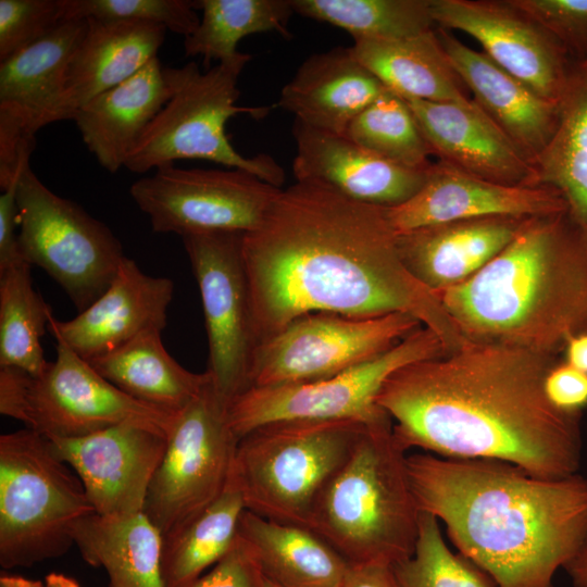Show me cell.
<instances>
[{
  "instance_id": "31",
  "label": "cell",
  "mask_w": 587,
  "mask_h": 587,
  "mask_svg": "<svg viewBox=\"0 0 587 587\" xmlns=\"http://www.w3.org/2000/svg\"><path fill=\"white\" fill-rule=\"evenodd\" d=\"M161 329H147L89 364L129 397L177 415L211 380L183 367L166 351Z\"/></svg>"
},
{
  "instance_id": "18",
  "label": "cell",
  "mask_w": 587,
  "mask_h": 587,
  "mask_svg": "<svg viewBox=\"0 0 587 587\" xmlns=\"http://www.w3.org/2000/svg\"><path fill=\"white\" fill-rule=\"evenodd\" d=\"M167 435L120 424L75 438L48 437L57 455L80 479L93 511L102 515L142 512Z\"/></svg>"
},
{
  "instance_id": "49",
  "label": "cell",
  "mask_w": 587,
  "mask_h": 587,
  "mask_svg": "<svg viewBox=\"0 0 587 587\" xmlns=\"http://www.w3.org/2000/svg\"><path fill=\"white\" fill-rule=\"evenodd\" d=\"M46 587H80L78 582L62 573L52 572L45 578Z\"/></svg>"
},
{
  "instance_id": "12",
  "label": "cell",
  "mask_w": 587,
  "mask_h": 587,
  "mask_svg": "<svg viewBox=\"0 0 587 587\" xmlns=\"http://www.w3.org/2000/svg\"><path fill=\"white\" fill-rule=\"evenodd\" d=\"M228 407L211 379L174 422L143 509L163 538L214 502L229 482L239 438Z\"/></svg>"
},
{
  "instance_id": "32",
  "label": "cell",
  "mask_w": 587,
  "mask_h": 587,
  "mask_svg": "<svg viewBox=\"0 0 587 587\" xmlns=\"http://www.w3.org/2000/svg\"><path fill=\"white\" fill-rule=\"evenodd\" d=\"M354 57L403 99L469 103L466 87L436 30L385 41H354Z\"/></svg>"
},
{
  "instance_id": "35",
  "label": "cell",
  "mask_w": 587,
  "mask_h": 587,
  "mask_svg": "<svg viewBox=\"0 0 587 587\" xmlns=\"http://www.w3.org/2000/svg\"><path fill=\"white\" fill-rule=\"evenodd\" d=\"M294 12L348 32L354 41H385L434 29L430 0H291Z\"/></svg>"
},
{
  "instance_id": "9",
  "label": "cell",
  "mask_w": 587,
  "mask_h": 587,
  "mask_svg": "<svg viewBox=\"0 0 587 587\" xmlns=\"http://www.w3.org/2000/svg\"><path fill=\"white\" fill-rule=\"evenodd\" d=\"M57 358L38 376L0 367V412L46 437L75 438L137 424L170 435L177 417L140 402L102 377L55 338Z\"/></svg>"
},
{
  "instance_id": "25",
  "label": "cell",
  "mask_w": 587,
  "mask_h": 587,
  "mask_svg": "<svg viewBox=\"0 0 587 587\" xmlns=\"http://www.w3.org/2000/svg\"><path fill=\"white\" fill-rule=\"evenodd\" d=\"M177 67L154 58L134 76L96 96L74 114L98 163L115 173L175 91Z\"/></svg>"
},
{
  "instance_id": "45",
  "label": "cell",
  "mask_w": 587,
  "mask_h": 587,
  "mask_svg": "<svg viewBox=\"0 0 587 587\" xmlns=\"http://www.w3.org/2000/svg\"><path fill=\"white\" fill-rule=\"evenodd\" d=\"M340 587H399L391 565H350Z\"/></svg>"
},
{
  "instance_id": "24",
  "label": "cell",
  "mask_w": 587,
  "mask_h": 587,
  "mask_svg": "<svg viewBox=\"0 0 587 587\" xmlns=\"http://www.w3.org/2000/svg\"><path fill=\"white\" fill-rule=\"evenodd\" d=\"M529 217L489 216L429 225L397 234L407 270L438 292L480 271L515 237Z\"/></svg>"
},
{
  "instance_id": "34",
  "label": "cell",
  "mask_w": 587,
  "mask_h": 587,
  "mask_svg": "<svg viewBox=\"0 0 587 587\" xmlns=\"http://www.w3.org/2000/svg\"><path fill=\"white\" fill-rule=\"evenodd\" d=\"M195 4L202 15L195 32L185 37L184 50L188 57H202L205 66L236 55L238 42L248 35L275 32L291 37V0H199Z\"/></svg>"
},
{
  "instance_id": "7",
  "label": "cell",
  "mask_w": 587,
  "mask_h": 587,
  "mask_svg": "<svg viewBox=\"0 0 587 587\" xmlns=\"http://www.w3.org/2000/svg\"><path fill=\"white\" fill-rule=\"evenodd\" d=\"M251 60L248 53L220 61L201 73L197 63L177 67L173 96L128 154L124 167L142 174L174 164L176 160L203 159L238 168L282 188L285 171L268 154L247 158L230 143L225 126L240 113L262 118L268 108L239 107V76Z\"/></svg>"
},
{
  "instance_id": "43",
  "label": "cell",
  "mask_w": 587,
  "mask_h": 587,
  "mask_svg": "<svg viewBox=\"0 0 587 587\" xmlns=\"http://www.w3.org/2000/svg\"><path fill=\"white\" fill-rule=\"evenodd\" d=\"M544 388L549 401L559 410L580 413L587 407V373L564 362L547 373Z\"/></svg>"
},
{
  "instance_id": "48",
  "label": "cell",
  "mask_w": 587,
  "mask_h": 587,
  "mask_svg": "<svg viewBox=\"0 0 587 587\" xmlns=\"http://www.w3.org/2000/svg\"><path fill=\"white\" fill-rule=\"evenodd\" d=\"M0 587H46V585L40 580L4 574L0 576Z\"/></svg>"
},
{
  "instance_id": "36",
  "label": "cell",
  "mask_w": 587,
  "mask_h": 587,
  "mask_svg": "<svg viewBox=\"0 0 587 587\" xmlns=\"http://www.w3.org/2000/svg\"><path fill=\"white\" fill-rule=\"evenodd\" d=\"M52 315L51 308L33 286L26 262L0 272V367L21 369L40 375L48 363L41 337Z\"/></svg>"
},
{
  "instance_id": "29",
  "label": "cell",
  "mask_w": 587,
  "mask_h": 587,
  "mask_svg": "<svg viewBox=\"0 0 587 587\" xmlns=\"http://www.w3.org/2000/svg\"><path fill=\"white\" fill-rule=\"evenodd\" d=\"M72 538L89 565L105 571L109 587H165L163 536L143 511L89 513L75 523Z\"/></svg>"
},
{
  "instance_id": "4",
  "label": "cell",
  "mask_w": 587,
  "mask_h": 587,
  "mask_svg": "<svg viewBox=\"0 0 587 587\" xmlns=\"http://www.w3.org/2000/svg\"><path fill=\"white\" fill-rule=\"evenodd\" d=\"M435 294L470 342L555 357L587 332V249L564 213L529 217L480 271Z\"/></svg>"
},
{
  "instance_id": "47",
  "label": "cell",
  "mask_w": 587,
  "mask_h": 587,
  "mask_svg": "<svg viewBox=\"0 0 587 587\" xmlns=\"http://www.w3.org/2000/svg\"><path fill=\"white\" fill-rule=\"evenodd\" d=\"M563 569L574 587H587V540Z\"/></svg>"
},
{
  "instance_id": "14",
  "label": "cell",
  "mask_w": 587,
  "mask_h": 587,
  "mask_svg": "<svg viewBox=\"0 0 587 587\" xmlns=\"http://www.w3.org/2000/svg\"><path fill=\"white\" fill-rule=\"evenodd\" d=\"M280 189L238 168H179L170 164L136 180L129 192L154 233L183 237L254 230Z\"/></svg>"
},
{
  "instance_id": "3",
  "label": "cell",
  "mask_w": 587,
  "mask_h": 587,
  "mask_svg": "<svg viewBox=\"0 0 587 587\" xmlns=\"http://www.w3.org/2000/svg\"><path fill=\"white\" fill-rule=\"evenodd\" d=\"M421 512L441 521L460 554L498 587H553L587 540V479H548L509 462L407 457Z\"/></svg>"
},
{
  "instance_id": "10",
  "label": "cell",
  "mask_w": 587,
  "mask_h": 587,
  "mask_svg": "<svg viewBox=\"0 0 587 587\" xmlns=\"http://www.w3.org/2000/svg\"><path fill=\"white\" fill-rule=\"evenodd\" d=\"M23 260L45 270L79 312L111 285L124 259L111 229L79 204L51 191L25 167L16 185Z\"/></svg>"
},
{
  "instance_id": "28",
  "label": "cell",
  "mask_w": 587,
  "mask_h": 587,
  "mask_svg": "<svg viewBox=\"0 0 587 587\" xmlns=\"http://www.w3.org/2000/svg\"><path fill=\"white\" fill-rule=\"evenodd\" d=\"M532 166L529 186L559 193L567 223L587 249V54L571 61L557 129Z\"/></svg>"
},
{
  "instance_id": "6",
  "label": "cell",
  "mask_w": 587,
  "mask_h": 587,
  "mask_svg": "<svg viewBox=\"0 0 587 587\" xmlns=\"http://www.w3.org/2000/svg\"><path fill=\"white\" fill-rule=\"evenodd\" d=\"M365 426L348 420L276 421L240 437L232 476L246 510L310 528L321 492L346 463Z\"/></svg>"
},
{
  "instance_id": "15",
  "label": "cell",
  "mask_w": 587,
  "mask_h": 587,
  "mask_svg": "<svg viewBox=\"0 0 587 587\" xmlns=\"http://www.w3.org/2000/svg\"><path fill=\"white\" fill-rule=\"evenodd\" d=\"M87 29L86 20H67L51 33L0 62V188L15 185L30 164L35 134L72 120L66 75Z\"/></svg>"
},
{
  "instance_id": "40",
  "label": "cell",
  "mask_w": 587,
  "mask_h": 587,
  "mask_svg": "<svg viewBox=\"0 0 587 587\" xmlns=\"http://www.w3.org/2000/svg\"><path fill=\"white\" fill-rule=\"evenodd\" d=\"M63 22L61 0H0V62Z\"/></svg>"
},
{
  "instance_id": "13",
  "label": "cell",
  "mask_w": 587,
  "mask_h": 587,
  "mask_svg": "<svg viewBox=\"0 0 587 587\" xmlns=\"http://www.w3.org/2000/svg\"><path fill=\"white\" fill-rule=\"evenodd\" d=\"M422 326L414 316L402 312L370 319L329 312L299 316L257 346L250 387L335 376L385 353Z\"/></svg>"
},
{
  "instance_id": "20",
  "label": "cell",
  "mask_w": 587,
  "mask_h": 587,
  "mask_svg": "<svg viewBox=\"0 0 587 587\" xmlns=\"http://www.w3.org/2000/svg\"><path fill=\"white\" fill-rule=\"evenodd\" d=\"M296 180L322 183L353 200L391 208L412 198L429 167L414 170L390 162L346 135L310 127L295 120Z\"/></svg>"
},
{
  "instance_id": "33",
  "label": "cell",
  "mask_w": 587,
  "mask_h": 587,
  "mask_svg": "<svg viewBox=\"0 0 587 587\" xmlns=\"http://www.w3.org/2000/svg\"><path fill=\"white\" fill-rule=\"evenodd\" d=\"M245 510L241 492L230 475L226 488L214 502L163 538L164 586L186 587L216 564L235 544Z\"/></svg>"
},
{
  "instance_id": "50",
  "label": "cell",
  "mask_w": 587,
  "mask_h": 587,
  "mask_svg": "<svg viewBox=\"0 0 587 587\" xmlns=\"http://www.w3.org/2000/svg\"><path fill=\"white\" fill-rule=\"evenodd\" d=\"M262 587H280V586L276 585L275 583H273L272 580L263 576Z\"/></svg>"
},
{
  "instance_id": "30",
  "label": "cell",
  "mask_w": 587,
  "mask_h": 587,
  "mask_svg": "<svg viewBox=\"0 0 587 587\" xmlns=\"http://www.w3.org/2000/svg\"><path fill=\"white\" fill-rule=\"evenodd\" d=\"M238 536L251 549L263 576L280 587H340L350 567L312 529L248 510L240 517Z\"/></svg>"
},
{
  "instance_id": "11",
  "label": "cell",
  "mask_w": 587,
  "mask_h": 587,
  "mask_svg": "<svg viewBox=\"0 0 587 587\" xmlns=\"http://www.w3.org/2000/svg\"><path fill=\"white\" fill-rule=\"evenodd\" d=\"M449 353L429 328L420 327L377 358L335 376L299 384L250 387L228 407L238 438L276 421H357L365 425L390 419L377 404L386 378L397 369Z\"/></svg>"
},
{
  "instance_id": "17",
  "label": "cell",
  "mask_w": 587,
  "mask_h": 587,
  "mask_svg": "<svg viewBox=\"0 0 587 587\" xmlns=\"http://www.w3.org/2000/svg\"><path fill=\"white\" fill-rule=\"evenodd\" d=\"M430 9L439 28L470 35L500 67L539 96L559 102L570 55L511 0H430Z\"/></svg>"
},
{
  "instance_id": "38",
  "label": "cell",
  "mask_w": 587,
  "mask_h": 587,
  "mask_svg": "<svg viewBox=\"0 0 587 587\" xmlns=\"http://www.w3.org/2000/svg\"><path fill=\"white\" fill-rule=\"evenodd\" d=\"M399 587H498L491 577L446 544L439 521L420 512L411 557L391 565Z\"/></svg>"
},
{
  "instance_id": "46",
  "label": "cell",
  "mask_w": 587,
  "mask_h": 587,
  "mask_svg": "<svg viewBox=\"0 0 587 587\" xmlns=\"http://www.w3.org/2000/svg\"><path fill=\"white\" fill-rule=\"evenodd\" d=\"M565 362L587 373V332L571 336L563 348Z\"/></svg>"
},
{
  "instance_id": "44",
  "label": "cell",
  "mask_w": 587,
  "mask_h": 587,
  "mask_svg": "<svg viewBox=\"0 0 587 587\" xmlns=\"http://www.w3.org/2000/svg\"><path fill=\"white\" fill-rule=\"evenodd\" d=\"M16 185L2 191L0 196V272L25 262L15 234V227L18 224Z\"/></svg>"
},
{
  "instance_id": "42",
  "label": "cell",
  "mask_w": 587,
  "mask_h": 587,
  "mask_svg": "<svg viewBox=\"0 0 587 587\" xmlns=\"http://www.w3.org/2000/svg\"><path fill=\"white\" fill-rule=\"evenodd\" d=\"M263 574L245 540L238 534L229 551L186 587H262Z\"/></svg>"
},
{
  "instance_id": "22",
  "label": "cell",
  "mask_w": 587,
  "mask_h": 587,
  "mask_svg": "<svg viewBox=\"0 0 587 587\" xmlns=\"http://www.w3.org/2000/svg\"><path fill=\"white\" fill-rule=\"evenodd\" d=\"M405 101L439 162L497 184L529 186L532 163L473 100Z\"/></svg>"
},
{
  "instance_id": "19",
  "label": "cell",
  "mask_w": 587,
  "mask_h": 587,
  "mask_svg": "<svg viewBox=\"0 0 587 587\" xmlns=\"http://www.w3.org/2000/svg\"><path fill=\"white\" fill-rule=\"evenodd\" d=\"M561 213H565V204L550 188L501 185L439 161L433 162L425 184L412 198L386 208L396 234L461 220Z\"/></svg>"
},
{
  "instance_id": "21",
  "label": "cell",
  "mask_w": 587,
  "mask_h": 587,
  "mask_svg": "<svg viewBox=\"0 0 587 587\" xmlns=\"http://www.w3.org/2000/svg\"><path fill=\"white\" fill-rule=\"evenodd\" d=\"M173 291L170 278L150 276L124 257L111 285L93 303L68 321L51 315L48 328L54 339L89 361L147 329L163 330Z\"/></svg>"
},
{
  "instance_id": "26",
  "label": "cell",
  "mask_w": 587,
  "mask_h": 587,
  "mask_svg": "<svg viewBox=\"0 0 587 587\" xmlns=\"http://www.w3.org/2000/svg\"><path fill=\"white\" fill-rule=\"evenodd\" d=\"M388 88L350 48L309 57L283 87L277 105L296 121L345 135L351 122Z\"/></svg>"
},
{
  "instance_id": "5",
  "label": "cell",
  "mask_w": 587,
  "mask_h": 587,
  "mask_svg": "<svg viewBox=\"0 0 587 587\" xmlns=\"http://www.w3.org/2000/svg\"><path fill=\"white\" fill-rule=\"evenodd\" d=\"M407 450L392 420L366 425L350 457L321 492L310 529L350 565H392L412 555L420 510Z\"/></svg>"
},
{
  "instance_id": "16",
  "label": "cell",
  "mask_w": 587,
  "mask_h": 587,
  "mask_svg": "<svg viewBox=\"0 0 587 587\" xmlns=\"http://www.w3.org/2000/svg\"><path fill=\"white\" fill-rule=\"evenodd\" d=\"M245 233L183 236L200 290L209 342L207 372L229 404L250 388L255 340L241 243Z\"/></svg>"
},
{
  "instance_id": "37",
  "label": "cell",
  "mask_w": 587,
  "mask_h": 587,
  "mask_svg": "<svg viewBox=\"0 0 587 587\" xmlns=\"http://www.w3.org/2000/svg\"><path fill=\"white\" fill-rule=\"evenodd\" d=\"M345 135L377 155L414 170H426L432 150L405 99L385 91L348 126Z\"/></svg>"
},
{
  "instance_id": "1",
  "label": "cell",
  "mask_w": 587,
  "mask_h": 587,
  "mask_svg": "<svg viewBox=\"0 0 587 587\" xmlns=\"http://www.w3.org/2000/svg\"><path fill=\"white\" fill-rule=\"evenodd\" d=\"M255 348L295 319L317 312L414 316L449 352L470 341L435 292L407 270L386 208L311 180L280 189L261 225L245 233Z\"/></svg>"
},
{
  "instance_id": "27",
  "label": "cell",
  "mask_w": 587,
  "mask_h": 587,
  "mask_svg": "<svg viewBox=\"0 0 587 587\" xmlns=\"http://www.w3.org/2000/svg\"><path fill=\"white\" fill-rule=\"evenodd\" d=\"M83 40L66 75V98L72 120L96 96L134 76L157 58L166 28L159 24L88 18Z\"/></svg>"
},
{
  "instance_id": "39",
  "label": "cell",
  "mask_w": 587,
  "mask_h": 587,
  "mask_svg": "<svg viewBox=\"0 0 587 587\" xmlns=\"http://www.w3.org/2000/svg\"><path fill=\"white\" fill-rule=\"evenodd\" d=\"M63 21L124 20L153 23L175 34L189 36L200 17L188 0H61Z\"/></svg>"
},
{
  "instance_id": "41",
  "label": "cell",
  "mask_w": 587,
  "mask_h": 587,
  "mask_svg": "<svg viewBox=\"0 0 587 587\" xmlns=\"http://www.w3.org/2000/svg\"><path fill=\"white\" fill-rule=\"evenodd\" d=\"M574 59L587 54V0H511Z\"/></svg>"
},
{
  "instance_id": "2",
  "label": "cell",
  "mask_w": 587,
  "mask_h": 587,
  "mask_svg": "<svg viewBox=\"0 0 587 587\" xmlns=\"http://www.w3.org/2000/svg\"><path fill=\"white\" fill-rule=\"evenodd\" d=\"M555 357L469 342L392 372L377 404L408 451L492 459L548 479L577 474L580 413L557 409L544 382Z\"/></svg>"
},
{
  "instance_id": "23",
  "label": "cell",
  "mask_w": 587,
  "mask_h": 587,
  "mask_svg": "<svg viewBox=\"0 0 587 587\" xmlns=\"http://www.w3.org/2000/svg\"><path fill=\"white\" fill-rule=\"evenodd\" d=\"M437 34L472 100L532 163L557 129L559 102L539 96L449 30L438 28Z\"/></svg>"
},
{
  "instance_id": "8",
  "label": "cell",
  "mask_w": 587,
  "mask_h": 587,
  "mask_svg": "<svg viewBox=\"0 0 587 587\" xmlns=\"http://www.w3.org/2000/svg\"><path fill=\"white\" fill-rule=\"evenodd\" d=\"M93 508L48 437L24 428L0 436V565L28 567L63 555Z\"/></svg>"
}]
</instances>
